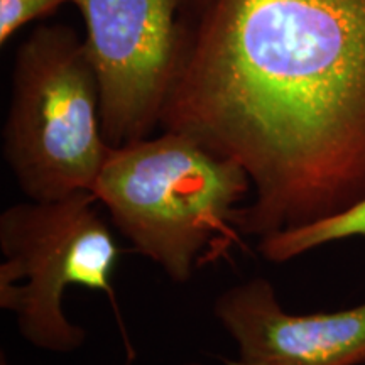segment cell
Listing matches in <instances>:
<instances>
[{"instance_id": "obj_11", "label": "cell", "mask_w": 365, "mask_h": 365, "mask_svg": "<svg viewBox=\"0 0 365 365\" xmlns=\"http://www.w3.org/2000/svg\"><path fill=\"white\" fill-rule=\"evenodd\" d=\"M181 365H208V364H203V362H185Z\"/></svg>"}, {"instance_id": "obj_6", "label": "cell", "mask_w": 365, "mask_h": 365, "mask_svg": "<svg viewBox=\"0 0 365 365\" xmlns=\"http://www.w3.org/2000/svg\"><path fill=\"white\" fill-rule=\"evenodd\" d=\"M213 317L237 346L227 365H365V303L289 313L271 281L252 277L218 294Z\"/></svg>"}, {"instance_id": "obj_1", "label": "cell", "mask_w": 365, "mask_h": 365, "mask_svg": "<svg viewBox=\"0 0 365 365\" xmlns=\"http://www.w3.org/2000/svg\"><path fill=\"white\" fill-rule=\"evenodd\" d=\"M161 129L244 166L257 239L365 198V0H210L182 21Z\"/></svg>"}, {"instance_id": "obj_3", "label": "cell", "mask_w": 365, "mask_h": 365, "mask_svg": "<svg viewBox=\"0 0 365 365\" xmlns=\"http://www.w3.org/2000/svg\"><path fill=\"white\" fill-rule=\"evenodd\" d=\"M112 145L100 120L97 73L68 24L38 26L16 51L2 154L29 200L91 191Z\"/></svg>"}, {"instance_id": "obj_2", "label": "cell", "mask_w": 365, "mask_h": 365, "mask_svg": "<svg viewBox=\"0 0 365 365\" xmlns=\"http://www.w3.org/2000/svg\"><path fill=\"white\" fill-rule=\"evenodd\" d=\"M91 191L132 250L182 284L239 240L237 215L252 182L235 159L163 130L112 148Z\"/></svg>"}, {"instance_id": "obj_9", "label": "cell", "mask_w": 365, "mask_h": 365, "mask_svg": "<svg viewBox=\"0 0 365 365\" xmlns=\"http://www.w3.org/2000/svg\"><path fill=\"white\" fill-rule=\"evenodd\" d=\"M210 0H182L181 2V12L188 14V16H195L202 9L207 6Z\"/></svg>"}, {"instance_id": "obj_8", "label": "cell", "mask_w": 365, "mask_h": 365, "mask_svg": "<svg viewBox=\"0 0 365 365\" xmlns=\"http://www.w3.org/2000/svg\"><path fill=\"white\" fill-rule=\"evenodd\" d=\"M71 0H0V44L6 46L22 27L53 16Z\"/></svg>"}, {"instance_id": "obj_5", "label": "cell", "mask_w": 365, "mask_h": 365, "mask_svg": "<svg viewBox=\"0 0 365 365\" xmlns=\"http://www.w3.org/2000/svg\"><path fill=\"white\" fill-rule=\"evenodd\" d=\"M182 0H71L97 73L100 120L112 148L153 135L180 65Z\"/></svg>"}, {"instance_id": "obj_7", "label": "cell", "mask_w": 365, "mask_h": 365, "mask_svg": "<svg viewBox=\"0 0 365 365\" xmlns=\"http://www.w3.org/2000/svg\"><path fill=\"white\" fill-rule=\"evenodd\" d=\"M355 237H365V198L336 215L262 237L257 249L267 262L284 264L314 249Z\"/></svg>"}, {"instance_id": "obj_4", "label": "cell", "mask_w": 365, "mask_h": 365, "mask_svg": "<svg viewBox=\"0 0 365 365\" xmlns=\"http://www.w3.org/2000/svg\"><path fill=\"white\" fill-rule=\"evenodd\" d=\"M112 227L88 190L14 203L0 213V308L14 313L27 344L51 354L85 345L86 330L63 308L68 287L98 291L115 307L120 250Z\"/></svg>"}, {"instance_id": "obj_10", "label": "cell", "mask_w": 365, "mask_h": 365, "mask_svg": "<svg viewBox=\"0 0 365 365\" xmlns=\"http://www.w3.org/2000/svg\"><path fill=\"white\" fill-rule=\"evenodd\" d=\"M0 365H11V364H9L7 357H6V355H4V354H2V357H0Z\"/></svg>"}]
</instances>
